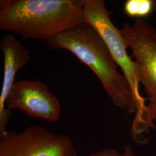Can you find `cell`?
I'll return each mask as SVG.
<instances>
[{"label": "cell", "instance_id": "7", "mask_svg": "<svg viewBox=\"0 0 156 156\" xmlns=\"http://www.w3.org/2000/svg\"><path fill=\"white\" fill-rule=\"evenodd\" d=\"M1 50L4 55V78L0 94V135L4 134L11 117V112L6 108L5 102L13 84L17 72L25 67L31 56L22 44L14 36L7 35L1 41Z\"/></svg>", "mask_w": 156, "mask_h": 156}, {"label": "cell", "instance_id": "3", "mask_svg": "<svg viewBox=\"0 0 156 156\" xmlns=\"http://www.w3.org/2000/svg\"><path fill=\"white\" fill-rule=\"evenodd\" d=\"M112 12L103 0H84V22L89 23L100 35L113 58L128 82L136 106L134 122L143 123L146 110V99L140 91V74L138 66L127 52L128 46L120 30L111 19Z\"/></svg>", "mask_w": 156, "mask_h": 156}, {"label": "cell", "instance_id": "11", "mask_svg": "<svg viewBox=\"0 0 156 156\" xmlns=\"http://www.w3.org/2000/svg\"><path fill=\"white\" fill-rule=\"evenodd\" d=\"M154 11L156 12V1H155V4H154Z\"/></svg>", "mask_w": 156, "mask_h": 156}, {"label": "cell", "instance_id": "8", "mask_svg": "<svg viewBox=\"0 0 156 156\" xmlns=\"http://www.w3.org/2000/svg\"><path fill=\"white\" fill-rule=\"evenodd\" d=\"M154 4L153 0H127L124 4V11L128 16L142 19L154 10Z\"/></svg>", "mask_w": 156, "mask_h": 156}, {"label": "cell", "instance_id": "4", "mask_svg": "<svg viewBox=\"0 0 156 156\" xmlns=\"http://www.w3.org/2000/svg\"><path fill=\"white\" fill-rule=\"evenodd\" d=\"M140 71V82L146 95L144 131L156 122V30L144 19L123 23L120 30Z\"/></svg>", "mask_w": 156, "mask_h": 156}, {"label": "cell", "instance_id": "2", "mask_svg": "<svg viewBox=\"0 0 156 156\" xmlns=\"http://www.w3.org/2000/svg\"><path fill=\"white\" fill-rule=\"evenodd\" d=\"M53 49L69 51L86 64L100 80L114 105L128 114L136 112L129 84L100 35L89 23L84 22L47 42Z\"/></svg>", "mask_w": 156, "mask_h": 156}, {"label": "cell", "instance_id": "5", "mask_svg": "<svg viewBox=\"0 0 156 156\" xmlns=\"http://www.w3.org/2000/svg\"><path fill=\"white\" fill-rule=\"evenodd\" d=\"M0 156H79L67 135L54 134L38 126L0 135Z\"/></svg>", "mask_w": 156, "mask_h": 156}, {"label": "cell", "instance_id": "9", "mask_svg": "<svg viewBox=\"0 0 156 156\" xmlns=\"http://www.w3.org/2000/svg\"><path fill=\"white\" fill-rule=\"evenodd\" d=\"M89 156H121V153L115 149L108 148L94 152L90 154Z\"/></svg>", "mask_w": 156, "mask_h": 156}, {"label": "cell", "instance_id": "6", "mask_svg": "<svg viewBox=\"0 0 156 156\" xmlns=\"http://www.w3.org/2000/svg\"><path fill=\"white\" fill-rule=\"evenodd\" d=\"M5 106L9 111L18 109L30 116L51 122L58 121L62 113L60 102L49 87L32 80L16 82L7 97Z\"/></svg>", "mask_w": 156, "mask_h": 156}, {"label": "cell", "instance_id": "1", "mask_svg": "<svg viewBox=\"0 0 156 156\" xmlns=\"http://www.w3.org/2000/svg\"><path fill=\"white\" fill-rule=\"evenodd\" d=\"M84 0H1L0 28L48 42L84 22Z\"/></svg>", "mask_w": 156, "mask_h": 156}, {"label": "cell", "instance_id": "10", "mask_svg": "<svg viewBox=\"0 0 156 156\" xmlns=\"http://www.w3.org/2000/svg\"><path fill=\"white\" fill-rule=\"evenodd\" d=\"M121 156H136L135 154L133 149L130 146L126 145L123 149V151L121 153Z\"/></svg>", "mask_w": 156, "mask_h": 156}]
</instances>
